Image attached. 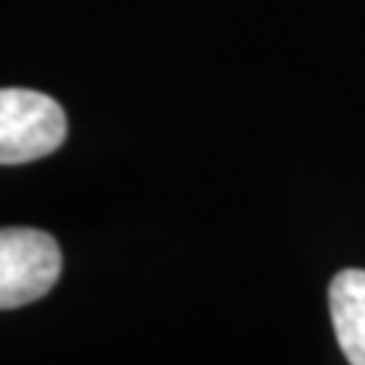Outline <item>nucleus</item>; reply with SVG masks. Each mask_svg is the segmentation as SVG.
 Listing matches in <instances>:
<instances>
[{
    "label": "nucleus",
    "instance_id": "nucleus-3",
    "mask_svg": "<svg viewBox=\"0 0 365 365\" xmlns=\"http://www.w3.org/2000/svg\"><path fill=\"white\" fill-rule=\"evenodd\" d=\"M329 314L350 365H365V271L344 268L329 283Z\"/></svg>",
    "mask_w": 365,
    "mask_h": 365
},
{
    "label": "nucleus",
    "instance_id": "nucleus-2",
    "mask_svg": "<svg viewBox=\"0 0 365 365\" xmlns=\"http://www.w3.org/2000/svg\"><path fill=\"white\" fill-rule=\"evenodd\" d=\"M61 274V250L40 228H0V307L43 299Z\"/></svg>",
    "mask_w": 365,
    "mask_h": 365
},
{
    "label": "nucleus",
    "instance_id": "nucleus-1",
    "mask_svg": "<svg viewBox=\"0 0 365 365\" xmlns=\"http://www.w3.org/2000/svg\"><path fill=\"white\" fill-rule=\"evenodd\" d=\"M67 137V116L49 95L0 88V165H21L55 153Z\"/></svg>",
    "mask_w": 365,
    "mask_h": 365
}]
</instances>
